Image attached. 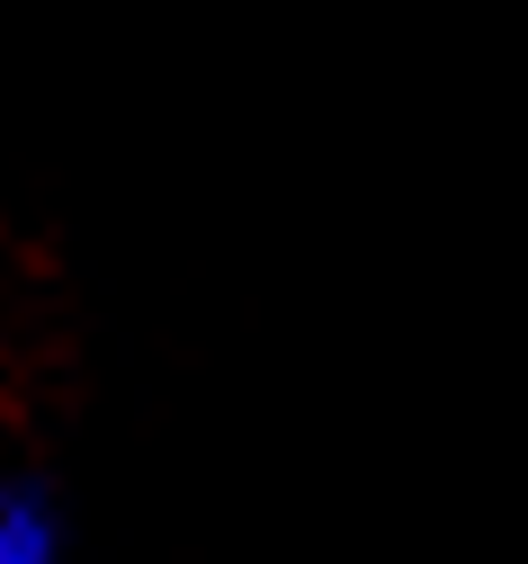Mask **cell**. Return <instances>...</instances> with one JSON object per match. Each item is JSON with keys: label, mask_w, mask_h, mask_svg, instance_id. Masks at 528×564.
Returning <instances> with one entry per match:
<instances>
[{"label": "cell", "mask_w": 528, "mask_h": 564, "mask_svg": "<svg viewBox=\"0 0 528 564\" xmlns=\"http://www.w3.org/2000/svg\"><path fill=\"white\" fill-rule=\"evenodd\" d=\"M0 564H72L63 511L45 502V484H0Z\"/></svg>", "instance_id": "cell-1"}]
</instances>
